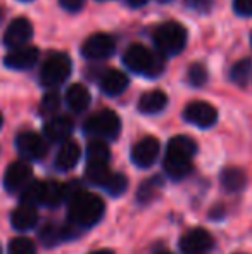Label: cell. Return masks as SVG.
<instances>
[{"instance_id":"1","label":"cell","mask_w":252,"mask_h":254,"mask_svg":"<svg viewBox=\"0 0 252 254\" xmlns=\"http://www.w3.org/2000/svg\"><path fill=\"white\" fill-rule=\"evenodd\" d=\"M197 152V144L187 135L173 137L164 156V170L169 178L182 180L192 171V157Z\"/></svg>"},{"instance_id":"2","label":"cell","mask_w":252,"mask_h":254,"mask_svg":"<svg viewBox=\"0 0 252 254\" xmlns=\"http://www.w3.org/2000/svg\"><path fill=\"white\" fill-rule=\"evenodd\" d=\"M105 204L97 194L78 190L71 195L69 201V220L78 227H94L102 220Z\"/></svg>"},{"instance_id":"3","label":"cell","mask_w":252,"mask_h":254,"mask_svg":"<svg viewBox=\"0 0 252 254\" xmlns=\"http://www.w3.org/2000/svg\"><path fill=\"white\" fill-rule=\"evenodd\" d=\"M123 63L133 73L145 74L151 78L159 76L164 69V59L140 44H133L126 49L125 56H123Z\"/></svg>"},{"instance_id":"4","label":"cell","mask_w":252,"mask_h":254,"mask_svg":"<svg viewBox=\"0 0 252 254\" xmlns=\"http://www.w3.org/2000/svg\"><path fill=\"white\" fill-rule=\"evenodd\" d=\"M154 44L164 56H176L187 45V30L176 21H168L154 31Z\"/></svg>"},{"instance_id":"5","label":"cell","mask_w":252,"mask_h":254,"mask_svg":"<svg viewBox=\"0 0 252 254\" xmlns=\"http://www.w3.org/2000/svg\"><path fill=\"white\" fill-rule=\"evenodd\" d=\"M121 130V120L114 111H101L94 114L85 123V131L95 137H105V138H116Z\"/></svg>"},{"instance_id":"6","label":"cell","mask_w":252,"mask_h":254,"mask_svg":"<svg viewBox=\"0 0 252 254\" xmlns=\"http://www.w3.org/2000/svg\"><path fill=\"white\" fill-rule=\"evenodd\" d=\"M71 74V61L64 54H55L45 61L42 67L40 80L45 87H59L69 78Z\"/></svg>"},{"instance_id":"7","label":"cell","mask_w":252,"mask_h":254,"mask_svg":"<svg viewBox=\"0 0 252 254\" xmlns=\"http://www.w3.org/2000/svg\"><path fill=\"white\" fill-rule=\"evenodd\" d=\"M109 157H111V152H109V147L104 144L102 140H94L88 144L87 149V177L88 180H94L99 175H102L104 171H107V163Z\"/></svg>"},{"instance_id":"8","label":"cell","mask_w":252,"mask_h":254,"mask_svg":"<svg viewBox=\"0 0 252 254\" xmlns=\"http://www.w3.org/2000/svg\"><path fill=\"white\" fill-rule=\"evenodd\" d=\"M114 40L105 33H94L83 42L81 54L90 61H102L107 59L114 54Z\"/></svg>"},{"instance_id":"9","label":"cell","mask_w":252,"mask_h":254,"mask_svg":"<svg viewBox=\"0 0 252 254\" xmlns=\"http://www.w3.org/2000/svg\"><path fill=\"white\" fill-rule=\"evenodd\" d=\"M183 118L199 128H209L218 121V111L209 102L194 101L185 107Z\"/></svg>"},{"instance_id":"10","label":"cell","mask_w":252,"mask_h":254,"mask_svg":"<svg viewBox=\"0 0 252 254\" xmlns=\"http://www.w3.org/2000/svg\"><path fill=\"white\" fill-rule=\"evenodd\" d=\"M33 170L26 161H14L9 164L5 175H3V185H5L7 192L14 194L17 190H23L31 180Z\"/></svg>"},{"instance_id":"11","label":"cell","mask_w":252,"mask_h":254,"mask_svg":"<svg viewBox=\"0 0 252 254\" xmlns=\"http://www.w3.org/2000/svg\"><path fill=\"white\" fill-rule=\"evenodd\" d=\"M16 145L17 151L23 154L24 157L35 161L44 159L49 151L45 140L38 133H35V131H23V133H19L16 138Z\"/></svg>"},{"instance_id":"12","label":"cell","mask_w":252,"mask_h":254,"mask_svg":"<svg viewBox=\"0 0 252 254\" xmlns=\"http://www.w3.org/2000/svg\"><path fill=\"white\" fill-rule=\"evenodd\" d=\"M33 37V24L26 17H16L3 33V44L10 49L24 45Z\"/></svg>"},{"instance_id":"13","label":"cell","mask_w":252,"mask_h":254,"mask_svg":"<svg viewBox=\"0 0 252 254\" xmlns=\"http://www.w3.org/2000/svg\"><path fill=\"white\" fill-rule=\"evenodd\" d=\"M159 149H161V145H159L157 138L145 137L133 145V149H131V159H133V163L137 166L151 168L155 163V159H157Z\"/></svg>"},{"instance_id":"14","label":"cell","mask_w":252,"mask_h":254,"mask_svg":"<svg viewBox=\"0 0 252 254\" xmlns=\"http://www.w3.org/2000/svg\"><path fill=\"white\" fill-rule=\"evenodd\" d=\"M214 239L209 232L204 228H194V230L187 232L182 239H180V248L187 254H201L205 253L212 248Z\"/></svg>"},{"instance_id":"15","label":"cell","mask_w":252,"mask_h":254,"mask_svg":"<svg viewBox=\"0 0 252 254\" xmlns=\"http://www.w3.org/2000/svg\"><path fill=\"white\" fill-rule=\"evenodd\" d=\"M38 59V49L33 45H21L12 49L3 59V64L10 69H30Z\"/></svg>"},{"instance_id":"16","label":"cell","mask_w":252,"mask_h":254,"mask_svg":"<svg viewBox=\"0 0 252 254\" xmlns=\"http://www.w3.org/2000/svg\"><path fill=\"white\" fill-rule=\"evenodd\" d=\"M73 133V121L67 116H55L45 125V135L52 142H64Z\"/></svg>"},{"instance_id":"17","label":"cell","mask_w":252,"mask_h":254,"mask_svg":"<svg viewBox=\"0 0 252 254\" xmlns=\"http://www.w3.org/2000/svg\"><path fill=\"white\" fill-rule=\"evenodd\" d=\"M81 157V147L74 140H64L62 147L59 149V154L55 157V166L61 171H69L78 164Z\"/></svg>"},{"instance_id":"18","label":"cell","mask_w":252,"mask_h":254,"mask_svg":"<svg viewBox=\"0 0 252 254\" xmlns=\"http://www.w3.org/2000/svg\"><path fill=\"white\" fill-rule=\"evenodd\" d=\"M101 88L105 95H121L123 92L128 88V76L123 71L118 69H109L107 73L102 76L101 80Z\"/></svg>"},{"instance_id":"19","label":"cell","mask_w":252,"mask_h":254,"mask_svg":"<svg viewBox=\"0 0 252 254\" xmlns=\"http://www.w3.org/2000/svg\"><path fill=\"white\" fill-rule=\"evenodd\" d=\"M38 221V213L35 209V206L31 204H21L19 207L12 211V216H10V223L16 230H30L37 225Z\"/></svg>"},{"instance_id":"20","label":"cell","mask_w":252,"mask_h":254,"mask_svg":"<svg viewBox=\"0 0 252 254\" xmlns=\"http://www.w3.org/2000/svg\"><path fill=\"white\" fill-rule=\"evenodd\" d=\"M168 106V95L162 90L147 92L138 101V111L144 114H157Z\"/></svg>"},{"instance_id":"21","label":"cell","mask_w":252,"mask_h":254,"mask_svg":"<svg viewBox=\"0 0 252 254\" xmlns=\"http://www.w3.org/2000/svg\"><path fill=\"white\" fill-rule=\"evenodd\" d=\"M90 92L85 85L81 83H74L67 88L66 92V102L71 107V111L74 113H81L90 106Z\"/></svg>"},{"instance_id":"22","label":"cell","mask_w":252,"mask_h":254,"mask_svg":"<svg viewBox=\"0 0 252 254\" xmlns=\"http://www.w3.org/2000/svg\"><path fill=\"white\" fill-rule=\"evenodd\" d=\"M247 184V177L240 168H226L221 173V185L226 192H240Z\"/></svg>"},{"instance_id":"23","label":"cell","mask_w":252,"mask_h":254,"mask_svg":"<svg viewBox=\"0 0 252 254\" xmlns=\"http://www.w3.org/2000/svg\"><path fill=\"white\" fill-rule=\"evenodd\" d=\"M67 195V189L66 185L59 184L55 180H49L45 182V189H44V204L45 206H59Z\"/></svg>"},{"instance_id":"24","label":"cell","mask_w":252,"mask_h":254,"mask_svg":"<svg viewBox=\"0 0 252 254\" xmlns=\"http://www.w3.org/2000/svg\"><path fill=\"white\" fill-rule=\"evenodd\" d=\"M99 185H101L102 189H105L111 195H121L128 187V180L125 175L111 173V171H109V173L99 182Z\"/></svg>"},{"instance_id":"25","label":"cell","mask_w":252,"mask_h":254,"mask_svg":"<svg viewBox=\"0 0 252 254\" xmlns=\"http://www.w3.org/2000/svg\"><path fill=\"white\" fill-rule=\"evenodd\" d=\"M44 189L45 182H31V184H28L21 192V202L31 204V206L44 204Z\"/></svg>"},{"instance_id":"26","label":"cell","mask_w":252,"mask_h":254,"mask_svg":"<svg viewBox=\"0 0 252 254\" xmlns=\"http://www.w3.org/2000/svg\"><path fill=\"white\" fill-rule=\"evenodd\" d=\"M251 66H252L251 59H242V61H239V63H237L235 66L232 67V73H230L232 80L235 81L237 85L244 87V85L247 83V80H249Z\"/></svg>"},{"instance_id":"27","label":"cell","mask_w":252,"mask_h":254,"mask_svg":"<svg viewBox=\"0 0 252 254\" xmlns=\"http://www.w3.org/2000/svg\"><path fill=\"white\" fill-rule=\"evenodd\" d=\"M9 254H37V248L30 239L16 237L9 244Z\"/></svg>"},{"instance_id":"28","label":"cell","mask_w":252,"mask_h":254,"mask_svg":"<svg viewBox=\"0 0 252 254\" xmlns=\"http://www.w3.org/2000/svg\"><path fill=\"white\" fill-rule=\"evenodd\" d=\"M187 80L192 87H202V85L207 81V71L202 64L195 63L189 67V74H187Z\"/></svg>"},{"instance_id":"29","label":"cell","mask_w":252,"mask_h":254,"mask_svg":"<svg viewBox=\"0 0 252 254\" xmlns=\"http://www.w3.org/2000/svg\"><path fill=\"white\" fill-rule=\"evenodd\" d=\"M59 104H61V97H59V94H55V92H49V94L44 97V101H42V107H44V111H47V113H52V111L57 109Z\"/></svg>"},{"instance_id":"30","label":"cell","mask_w":252,"mask_h":254,"mask_svg":"<svg viewBox=\"0 0 252 254\" xmlns=\"http://www.w3.org/2000/svg\"><path fill=\"white\" fill-rule=\"evenodd\" d=\"M40 237H42V241H44L47 246H54L55 242L59 241V239H62L61 237V230H57V228H54V227H47L40 234Z\"/></svg>"},{"instance_id":"31","label":"cell","mask_w":252,"mask_h":254,"mask_svg":"<svg viewBox=\"0 0 252 254\" xmlns=\"http://www.w3.org/2000/svg\"><path fill=\"white\" fill-rule=\"evenodd\" d=\"M233 10L239 16H252V0H233Z\"/></svg>"},{"instance_id":"32","label":"cell","mask_w":252,"mask_h":254,"mask_svg":"<svg viewBox=\"0 0 252 254\" xmlns=\"http://www.w3.org/2000/svg\"><path fill=\"white\" fill-rule=\"evenodd\" d=\"M59 2H61V5L66 10H69V12H78V10H81L85 5V0H59Z\"/></svg>"},{"instance_id":"33","label":"cell","mask_w":252,"mask_h":254,"mask_svg":"<svg viewBox=\"0 0 252 254\" xmlns=\"http://www.w3.org/2000/svg\"><path fill=\"white\" fill-rule=\"evenodd\" d=\"M187 3L195 10H201V12H205V10L211 9L212 0H187Z\"/></svg>"},{"instance_id":"34","label":"cell","mask_w":252,"mask_h":254,"mask_svg":"<svg viewBox=\"0 0 252 254\" xmlns=\"http://www.w3.org/2000/svg\"><path fill=\"white\" fill-rule=\"evenodd\" d=\"M149 0H128V3H130L131 7H142V5H145Z\"/></svg>"},{"instance_id":"35","label":"cell","mask_w":252,"mask_h":254,"mask_svg":"<svg viewBox=\"0 0 252 254\" xmlns=\"http://www.w3.org/2000/svg\"><path fill=\"white\" fill-rule=\"evenodd\" d=\"M90 254H112L111 251H107V249H99V251H94Z\"/></svg>"},{"instance_id":"36","label":"cell","mask_w":252,"mask_h":254,"mask_svg":"<svg viewBox=\"0 0 252 254\" xmlns=\"http://www.w3.org/2000/svg\"><path fill=\"white\" fill-rule=\"evenodd\" d=\"M157 254H171V253H168V251H161V253H157Z\"/></svg>"},{"instance_id":"37","label":"cell","mask_w":252,"mask_h":254,"mask_svg":"<svg viewBox=\"0 0 252 254\" xmlns=\"http://www.w3.org/2000/svg\"><path fill=\"white\" fill-rule=\"evenodd\" d=\"M159 2H162V3H166V2H171V0H159Z\"/></svg>"},{"instance_id":"38","label":"cell","mask_w":252,"mask_h":254,"mask_svg":"<svg viewBox=\"0 0 252 254\" xmlns=\"http://www.w3.org/2000/svg\"><path fill=\"white\" fill-rule=\"evenodd\" d=\"M2 16H3V10H2V9H0V19H2Z\"/></svg>"},{"instance_id":"39","label":"cell","mask_w":252,"mask_h":254,"mask_svg":"<svg viewBox=\"0 0 252 254\" xmlns=\"http://www.w3.org/2000/svg\"><path fill=\"white\" fill-rule=\"evenodd\" d=\"M0 127H2V114H0Z\"/></svg>"},{"instance_id":"40","label":"cell","mask_w":252,"mask_h":254,"mask_svg":"<svg viewBox=\"0 0 252 254\" xmlns=\"http://www.w3.org/2000/svg\"><path fill=\"white\" fill-rule=\"evenodd\" d=\"M24 2H30V0H24Z\"/></svg>"},{"instance_id":"41","label":"cell","mask_w":252,"mask_h":254,"mask_svg":"<svg viewBox=\"0 0 252 254\" xmlns=\"http://www.w3.org/2000/svg\"><path fill=\"white\" fill-rule=\"evenodd\" d=\"M251 42H252V37H251Z\"/></svg>"},{"instance_id":"42","label":"cell","mask_w":252,"mask_h":254,"mask_svg":"<svg viewBox=\"0 0 252 254\" xmlns=\"http://www.w3.org/2000/svg\"><path fill=\"white\" fill-rule=\"evenodd\" d=\"M0 254H2V251H0Z\"/></svg>"}]
</instances>
